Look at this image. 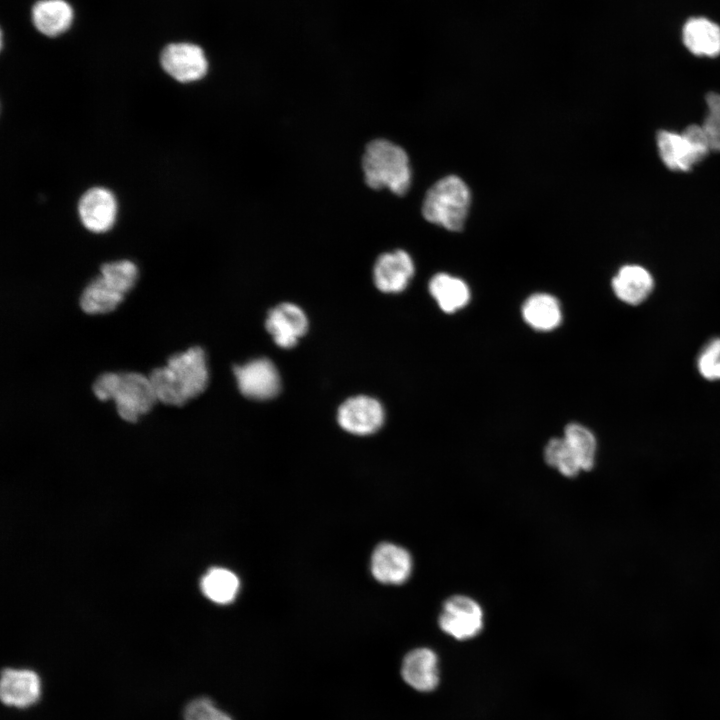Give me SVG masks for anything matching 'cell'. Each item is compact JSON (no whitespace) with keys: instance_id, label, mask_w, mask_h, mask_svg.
<instances>
[{"instance_id":"cell-14","label":"cell","mask_w":720,"mask_h":720,"mask_svg":"<svg viewBox=\"0 0 720 720\" xmlns=\"http://www.w3.org/2000/svg\"><path fill=\"white\" fill-rule=\"evenodd\" d=\"M114 194L104 187H92L83 193L78 203V213L84 227L94 233L110 230L117 216Z\"/></svg>"},{"instance_id":"cell-23","label":"cell","mask_w":720,"mask_h":720,"mask_svg":"<svg viewBox=\"0 0 720 720\" xmlns=\"http://www.w3.org/2000/svg\"><path fill=\"white\" fill-rule=\"evenodd\" d=\"M563 437L577 457L584 471H590L596 462L598 443L595 434L579 423L566 425Z\"/></svg>"},{"instance_id":"cell-8","label":"cell","mask_w":720,"mask_h":720,"mask_svg":"<svg viewBox=\"0 0 720 720\" xmlns=\"http://www.w3.org/2000/svg\"><path fill=\"white\" fill-rule=\"evenodd\" d=\"M233 373L242 395L253 400H268L281 390V378L277 367L268 358L252 359L235 365Z\"/></svg>"},{"instance_id":"cell-7","label":"cell","mask_w":720,"mask_h":720,"mask_svg":"<svg viewBox=\"0 0 720 720\" xmlns=\"http://www.w3.org/2000/svg\"><path fill=\"white\" fill-rule=\"evenodd\" d=\"M439 627L457 640L478 635L484 624V613L477 601L465 595L449 597L439 614Z\"/></svg>"},{"instance_id":"cell-16","label":"cell","mask_w":720,"mask_h":720,"mask_svg":"<svg viewBox=\"0 0 720 720\" xmlns=\"http://www.w3.org/2000/svg\"><path fill=\"white\" fill-rule=\"evenodd\" d=\"M615 297L629 306L643 304L655 288L651 272L638 264H626L620 267L611 280Z\"/></svg>"},{"instance_id":"cell-17","label":"cell","mask_w":720,"mask_h":720,"mask_svg":"<svg viewBox=\"0 0 720 720\" xmlns=\"http://www.w3.org/2000/svg\"><path fill=\"white\" fill-rule=\"evenodd\" d=\"M400 673L404 682L414 690L431 692L439 684L438 657L429 648H415L404 656Z\"/></svg>"},{"instance_id":"cell-9","label":"cell","mask_w":720,"mask_h":720,"mask_svg":"<svg viewBox=\"0 0 720 720\" xmlns=\"http://www.w3.org/2000/svg\"><path fill=\"white\" fill-rule=\"evenodd\" d=\"M160 63L168 75L182 83L200 80L208 71L203 49L192 43H171L165 46Z\"/></svg>"},{"instance_id":"cell-20","label":"cell","mask_w":720,"mask_h":720,"mask_svg":"<svg viewBox=\"0 0 720 720\" xmlns=\"http://www.w3.org/2000/svg\"><path fill=\"white\" fill-rule=\"evenodd\" d=\"M430 295L445 313L464 308L470 300V289L460 278L447 273H437L429 281Z\"/></svg>"},{"instance_id":"cell-5","label":"cell","mask_w":720,"mask_h":720,"mask_svg":"<svg viewBox=\"0 0 720 720\" xmlns=\"http://www.w3.org/2000/svg\"><path fill=\"white\" fill-rule=\"evenodd\" d=\"M471 194L466 183L455 175L435 182L426 192L422 215L430 223L460 231L468 214Z\"/></svg>"},{"instance_id":"cell-15","label":"cell","mask_w":720,"mask_h":720,"mask_svg":"<svg viewBox=\"0 0 720 720\" xmlns=\"http://www.w3.org/2000/svg\"><path fill=\"white\" fill-rule=\"evenodd\" d=\"M0 696L2 702L10 707L26 709L33 706L41 697L39 675L30 669H3Z\"/></svg>"},{"instance_id":"cell-6","label":"cell","mask_w":720,"mask_h":720,"mask_svg":"<svg viewBox=\"0 0 720 720\" xmlns=\"http://www.w3.org/2000/svg\"><path fill=\"white\" fill-rule=\"evenodd\" d=\"M656 141L662 162L673 171H689L711 151L702 126L696 124L681 133L660 130Z\"/></svg>"},{"instance_id":"cell-1","label":"cell","mask_w":720,"mask_h":720,"mask_svg":"<svg viewBox=\"0 0 720 720\" xmlns=\"http://www.w3.org/2000/svg\"><path fill=\"white\" fill-rule=\"evenodd\" d=\"M149 379L157 401L183 406L200 395L208 385L205 351L200 346H193L175 353L168 358L165 366L153 369Z\"/></svg>"},{"instance_id":"cell-4","label":"cell","mask_w":720,"mask_h":720,"mask_svg":"<svg viewBox=\"0 0 720 720\" xmlns=\"http://www.w3.org/2000/svg\"><path fill=\"white\" fill-rule=\"evenodd\" d=\"M137 278L138 268L130 260L104 263L100 267V275L82 291L81 309L92 315L112 312L134 287Z\"/></svg>"},{"instance_id":"cell-25","label":"cell","mask_w":720,"mask_h":720,"mask_svg":"<svg viewBox=\"0 0 720 720\" xmlns=\"http://www.w3.org/2000/svg\"><path fill=\"white\" fill-rule=\"evenodd\" d=\"M698 374L706 381H720V336L707 341L696 357Z\"/></svg>"},{"instance_id":"cell-2","label":"cell","mask_w":720,"mask_h":720,"mask_svg":"<svg viewBox=\"0 0 720 720\" xmlns=\"http://www.w3.org/2000/svg\"><path fill=\"white\" fill-rule=\"evenodd\" d=\"M364 184L372 190L386 188L397 196L411 185V167L406 151L394 142L376 138L369 141L361 156Z\"/></svg>"},{"instance_id":"cell-19","label":"cell","mask_w":720,"mask_h":720,"mask_svg":"<svg viewBox=\"0 0 720 720\" xmlns=\"http://www.w3.org/2000/svg\"><path fill=\"white\" fill-rule=\"evenodd\" d=\"M524 321L537 331L547 332L557 328L562 321L561 305L557 298L547 293H535L522 305Z\"/></svg>"},{"instance_id":"cell-22","label":"cell","mask_w":720,"mask_h":720,"mask_svg":"<svg viewBox=\"0 0 720 720\" xmlns=\"http://www.w3.org/2000/svg\"><path fill=\"white\" fill-rule=\"evenodd\" d=\"M240 581L231 570L214 567L207 571L201 579L204 595L217 604L231 603L237 596Z\"/></svg>"},{"instance_id":"cell-10","label":"cell","mask_w":720,"mask_h":720,"mask_svg":"<svg viewBox=\"0 0 720 720\" xmlns=\"http://www.w3.org/2000/svg\"><path fill=\"white\" fill-rule=\"evenodd\" d=\"M385 419L381 403L370 396L358 395L345 400L338 408L337 421L347 432L369 435L378 431Z\"/></svg>"},{"instance_id":"cell-13","label":"cell","mask_w":720,"mask_h":720,"mask_svg":"<svg viewBox=\"0 0 720 720\" xmlns=\"http://www.w3.org/2000/svg\"><path fill=\"white\" fill-rule=\"evenodd\" d=\"M265 327L279 347L289 349L306 334L308 318L299 306L281 303L268 312Z\"/></svg>"},{"instance_id":"cell-21","label":"cell","mask_w":720,"mask_h":720,"mask_svg":"<svg viewBox=\"0 0 720 720\" xmlns=\"http://www.w3.org/2000/svg\"><path fill=\"white\" fill-rule=\"evenodd\" d=\"M73 20V9L65 0H40L32 8L36 29L50 37L65 32Z\"/></svg>"},{"instance_id":"cell-18","label":"cell","mask_w":720,"mask_h":720,"mask_svg":"<svg viewBox=\"0 0 720 720\" xmlns=\"http://www.w3.org/2000/svg\"><path fill=\"white\" fill-rule=\"evenodd\" d=\"M682 40L685 47L696 56L720 55V26L705 17L688 19L682 28Z\"/></svg>"},{"instance_id":"cell-3","label":"cell","mask_w":720,"mask_h":720,"mask_svg":"<svg viewBox=\"0 0 720 720\" xmlns=\"http://www.w3.org/2000/svg\"><path fill=\"white\" fill-rule=\"evenodd\" d=\"M94 395L101 401L113 400L118 415L137 422L157 402L149 376L137 372H106L93 383Z\"/></svg>"},{"instance_id":"cell-24","label":"cell","mask_w":720,"mask_h":720,"mask_svg":"<svg viewBox=\"0 0 720 720\" xmlns=\"http://www.w3.org/2000/svg\"><path fill=\"white\" fill-rule=\"evenodd\" d=\"M544 459L549 466L557 469L565 477H575L583 472L580 462L563 436L552 438L547 442Z\"/></svg>"},{"instance_id":"cell-11","label":"cell","mask_w":720,"mask_h":720,"mask_svg":"<svg viewBox=\"0 0 720 720\" xmlns=\"http://www.w3.org/2000/svg\"><path fill=\"white\" fill-rule=\"evenodd\" d=\"M413 568L410 553L403 547L390 543H380L373 551L370 570L380 583L400 585L408 580Z\"/></svg>"},{"instance_id":"cell-27","label":"cell","mask_w":720,"mask_h":720,"mask_svg":"<svg viewBox=\"0 0 720 720\" xmlns=\"http://www.w3.org/2000/svg\"><path fill=\"white\" fill-rule=\"evenodd\" d=\"M706 104L707 114L701 126L709 142L710 150L720 152V94L708 93Z\"/></svg>"},{"instance_id":"cell-26","label":"cell","mask_w":720,"mask_h":720,"mask_svg":"<svg viewBox=\"0 0 720 720\" xmlns=\"http://www.w3.org/2000/svg\"><path fill=\"white\" fill-rule=\"evenodd\" d=\"M182 716L183 720H234L207 696H199L187 702Z\"/></svg>"},{"instance_id":"cell-12","label":"cell","mask_w":720,"mask_h":720,"mask_svg":"<svg viewBox=\"0 0 720 720\" xmlns=\"http://www.w3.org/2000/svg\"><path fill=\"white\" fill-rule=\"evenodd\" d=\"M415 273L411 256L402 249L380 254L373 266L375 286L384 293H399L406 289Z\"/></svg>"}]
</instances>
